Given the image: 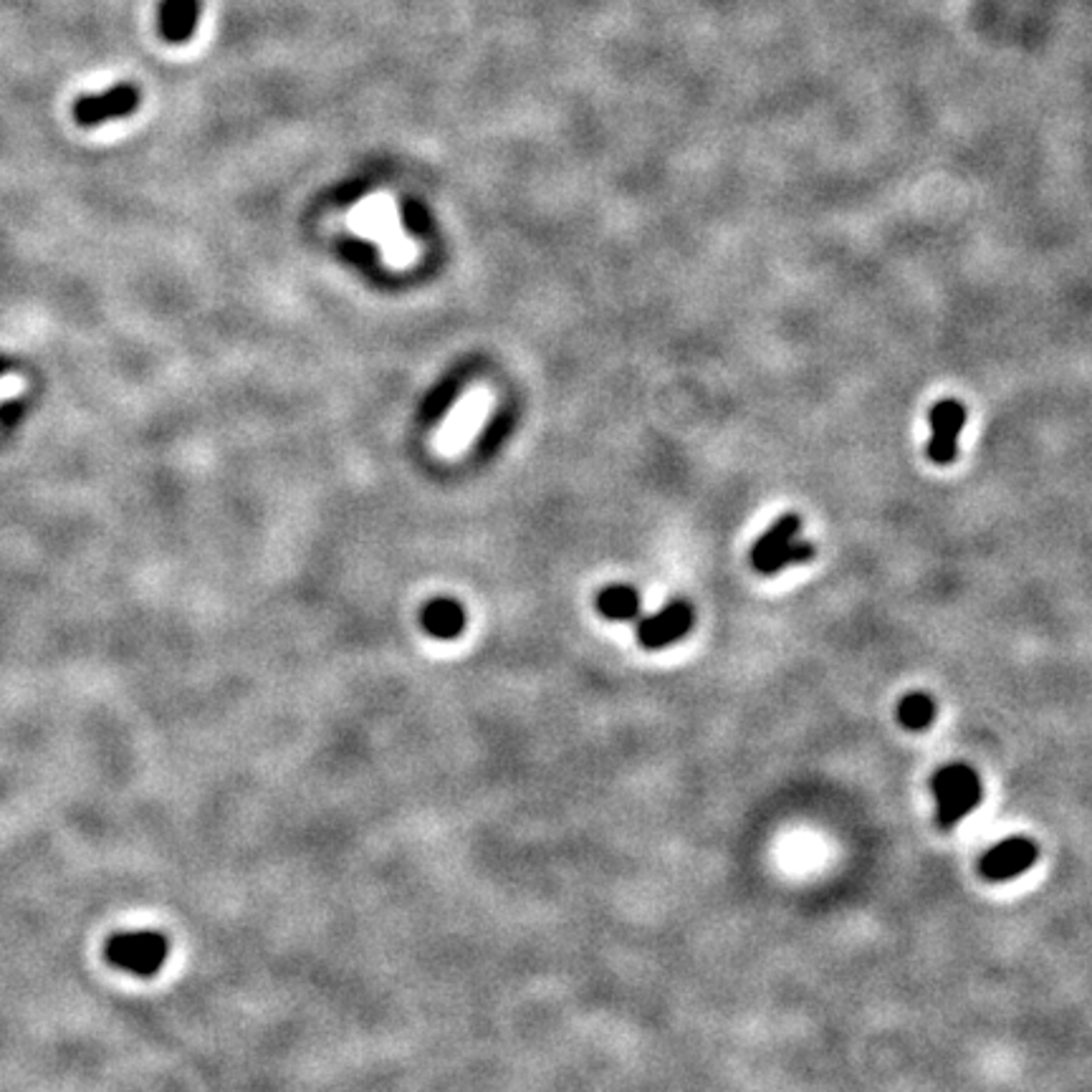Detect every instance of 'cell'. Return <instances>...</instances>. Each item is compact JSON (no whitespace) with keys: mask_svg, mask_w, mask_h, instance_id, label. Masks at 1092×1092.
<instances>
[{"mask_svg":"<svg viewBox=\"0 0 1092 1092\" xmlns=\"http://www.w3.org/2000/svg\"><path fill=\"white\" fill-rule=\"evenodd\" d=\"M931 789L936 797V822L946 832H951L968 815H973L984 799L982 776L973 771V766L961 764V761L940 766L933 774Z\"/></svg>","mask_w":1092,"mask_h":1092,"instance_id":"6da1fadb","label":"cell"},{"mask_svg":"<svg viewBox=\"0 0 1092 1092\" xmlns=\"http://www.w3.org/2000/svg\"><path fill=\"white\" fill-rule=\"evenodd\" d=\"M167 954H170V944L155 931L117 933L106 944V959L134 977H155L165 966Z\"/></svg>","mask_w":1092,"mask_h":1092,"instance_id":"7a4b0ae2","label":"cell"},{"mask_svg":"<svg viewBox=\"0 0 1092 1092\" xmlns=\"http://www.w3.org/2000/svg\"><path fill=\"white\" fill-rule=\"evenodd\" d=\"M352 226L362 235H367V238L379 240L385 256L392 263H402L410 256V245H407L405 233H402L400 223H397L395 205H392L390 198H372L362 208H357L355 216H352Z\"/></svg>","mask_w":1092,"mask_h":1092,"instance_id":"3957f363","label":"cell"},{"mask_svg":"<svg viewBox=\"0 0 1092 1092\" xmlns=\"http://www.w3.org/2000/svg\"><path fill=\"white\" fill-rule=\"evenodd\" d=\"M966 425V405L956 397H944L928 412L931 438L926 442V456L933 466H951L959 458V438Z\"/></svg>","mask_w":1092,"mask_h":1092,"instance_id":"277c9868","label":"cell"},{"mask_svg":"<svg viewBox=\"0 0 1092 1092\" xmlns=\"http://www.w3.org/2000/svg\"><path fill=\"white\" fill-rule=\"evenodd\" d=\"M696 623V613L688 599H670L655 615L640 620L637 625V640L646 651H663V648L681 642Z\"/></svg>","mask_w":1092,"mask_h":1092,"instance_id":"5b68a950","label":"cell"},{"mask_svg":"<svg viewBox=\"0 0 1092 1092\" xmlns=\"http://www.w3.org/2000/svg\"><path fill=\"white\" fill-rule=\"evenodd\" d=\"M1039 860V845L1029 837H1006L989 848L979 860V872L989 883H1006L1032 870Z\"/></svg>","mask_w":1092,"mask_h":1092,"instance_id":"8992f818","label":"cell"},{"mask_svg":"<svg viewBox=\"0 0 1092 1092\" xmlns=\"http://www.w3.org/2000/svg\"><path fill=\"white\" fill-rule=\"evenodd\" d=\"M139 89L134 84H117L102 94H87L74 102V120L81 127H99L109 120H125L139 109Z\"/></svg>","mask_w":1092,"mask_h":1092,"instance_id":"52a82bcc","label":"cell"},{"mask_svg":"<svg viewBox=\"0 0 1092 1092\" xmlns=\"http://www.w3.org/2000/svg\"><path fill=\"white\" fill-rule=\"evenodd\" d=\"M486 405H489V395L486 392H473L466 400L458 402V407H453L451 418L445 420V428L438 435V448L442 453H456L458 448H463L473 438V433L486 418Z\"/></svg>","mask_w":1092,"mask_h":1092,"instance_id":"ba28073f","label":"cell"},{"mask_svg":"<svg viewBox=\"0 0 1092 1092\" xmlns=\"http://www.w3.org/2000/svg\"><path fill=\"white\" fill-rule=\"evenodd\" d=\"M200 21V0H160L157 28L167 43H188Z\"/></svg>","mask_w":1092,"mask_h":1092,"instance_id":"9c48e42d","label":"cell"},{"mask_svg":"<svg viewBox=\"0 0 1092 1092\" xmlns=\"http://www.w3.org/2000/svg\"><path fill=\"white\" fill-rule=\"evenodd\" d=\"M468 615L453 597H435L420 613V627L435 640H453L466 630Z\"/></svg>","mask_w":1092,"mask_h":1092,"instance_id":"30bf717a","label":"cell"},{"mask_svg":"<svg viewBox=\"0 0 1092 1092\" xmlns=\"http://www.w3.org/2000/svg\"><path fill=\"white\" fill-rule=\"evenodd\" d=\"M799 531H802V519H799L797 514H784V517L776 519L774 524L754 541L752 552H749V562H752L754 572L759 574L774 554H780L784 547L792 544L799 536Z\"/></svg>","mask_w":1092,"mask_h":1092,"instance_id":"8fae6325","label":"cell"},{"mask_svg":"<svg viewBox=\"0 0 1092 1092\" xmlns=\"http://www.w3.org/2000/svg\"><path fill=\"white\" fill-rule=\"evenodd\" d=\"M640 607V592L630 585H609L597 595V613L613 623H632Z\"/></svg>","mask_w":1092,"mask_h":1092,"instance_id":"7c38bea8","label":"cell"},{"mask_svg":"<svg viewBox=\"0 0 1092 1092\" xmlns=\"http://www.w3.org/2000/svg\"><path fill=\"white\" fill-rule=\"evenodd\" d=\"M898 721L908 731H926L936 721V701L928 693H908L898 705Z\"/></svg>","mask_w":1092,"mask_h":1092,"instance_id":"4fadbf2b","label":"cell"},{"mask_svg":"<svg viewBox=\"0 0 1092 1092\" xmlns=\"http://www.w3.org/2000/svg\"><path fill=\"white\" fill-rule=\"evenodd\" d=\"M458 392H461V377H458V374H451V377L442 379L440 385H435V388L430 390V395L423 400V407H420V420L433 423V420L445 416V412L453 407V402H456Z\"/></svg>","mask_w":1092,"mask_h":1092,"instance_id":"5bb4252c","label":"cell"},{"mask_svg":"<svg viewBox=\"0 0 1092 1092\" xmlns=\"http://www.w3.org/2000/svg\"><path fill=\"white\" fill-rule=\"evenodd\" d=\"M817 554V547L812 544V541H802L797 536V539L792 541V544H787L782 549L780 554H774V557L769 559V562L764 564V569H761V576H774L784 572L787 567H797V564H804L809 562V559H815Z\"/></svg>","mask_w":1092,"mask_h":1092,"instance_id":"9a60e30c","label":"cell"},{"mask_svg":"<svg viewBox=\"0 0 1092 1092\" xmlns=\"http://www.w3.org/2000/svg\"><path fill=\"white\" fill-rule=\"evenodd\" d=\"M402 218H405L407 226L416 228V231H425V223H428V212H425L423 205L407 203L405 208H402Z\"/></svg>","mask_w":1092,"mask_h":1092,"instance_id":"2e32d148","label":"cell"}]
</instances>
